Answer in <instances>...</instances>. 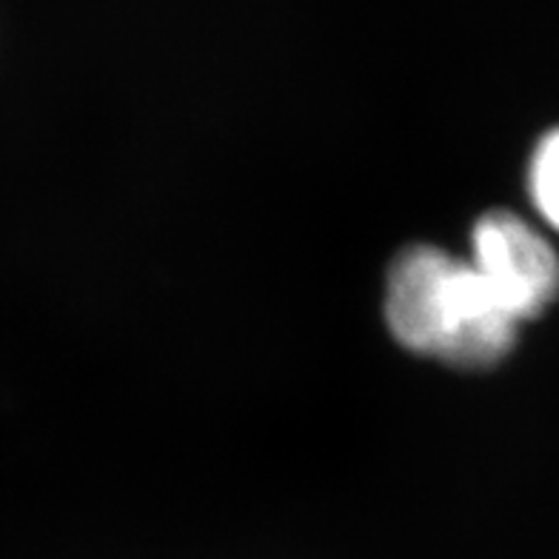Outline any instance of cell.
Listing matches in <instances>:
<instances>
[{"label":"cell","instance_id":"1","mask_svg":"<svg viewBox=\"0 0 559 559\" xmlns=\"http://www.w3.org/2000/svg\"><path fill=\"white\" fill-rule=\"evenodd\" d=\"M385 323L408 352L456 368L500 362L516 325L468 260L435 246L405 249L385 283Z\"/></svg>","mask_w":559,"mask_h":559},{"label":"cell","instance_id":"2","mask_svg":"<svg viewBox=\"0 0 559 559\" xmlns=\"http://www.w3.org/2000/svg\"><path fill=\"white\" fill-rule=\"evenodd\" d=\"M468 263L514 323L539 317L559 297L557 251L514 212L493 209L474 223Z\"/></svg>","mask_w":559,"mask_h":559},{"label":"cell","instance_id":"3","mask_svg":"<svg viewBox=\"0 0 559 559\" xmlns=\"http://www.w3.org/2000/svg\"><path fill=\"white\" fill-rule=\"evenodd\" d=\"M531 198L545 223L559 231V129L539 140L531 157Z\"/></svg>","mask_w":559,"mask_h":559}]
</instances>
